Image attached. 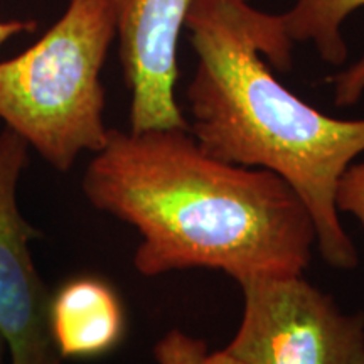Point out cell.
<instances>
[{
  "instance_id": "1",
  "label": "cell",
  "mask_w": 364,
  "mask_h": 364,
  "mask_svg": "<svg viewBox=\"0 0 364 364\" xmlns=\"http://www.w3.org/2000/svg\"><path fill=\"white\" fill-rule=\"evenodd\" d=\"M81 188L95 209L139 231L134 265L144 277L304 275L316 248L311 216L287 182L213 157L184 129H110Z\"/></svg>"
},
{
  "instance_id": "2",
  "label": "cell",
  "mask_w": 364,
  "mask_h": 364,
  "mask_svg": "<svg viewBox=\"0 0 364 364\" xmlns=\"http://www.w3.org/2000/svg\"><path fill=\"white\" fill-rule=\"evenodd\" d=\"M198 65L186 88L188 127L221 161L279 176L306 206L327 265L353 270L359 253L336 208L341 177L364 154V118L321 112L277 71L292 68L294 43L277 14L250 0H194L186 19Z\"/></svg>"
},
{
  "instance_id": "3",
  "label": "cell",
  "mask_w": 364,
  "mask_h": 364,
  "mask_svg": "<svg viewBox=\"0 0 364 364\" xmlns=\"http://www.w3.org/2000/svg\"><path fill=\"white\" fill-rule=\"evenodd\" d=\"M115 39L107 0H68L38 43L0 63V118L59 172L107 144L100 75Z\"/></svg>"
},
{
  "instance_id": "4",
  "label": "cell",
  "mask_w": 364,
  "mask_h": 364,
  "mask_svg": "<svg viewBox=\"0 0 364 364\" xmlns=\"http://www.w3.org/2000/svg\"><path fill=\"white\" fill-rule=\"evenodd\" d=\"M226 351L241 364H364V312H346L304 275L241 282Z\"/></svg>"
},
{
  "instance_id": "5",
  "label": "cell",
  "mask_w": 364,
  "mask_h": 364,
  "mask_svg": "<svg viewBox=\"0 0 364 364\" xmlns=\"http://www.w3.org/2000/svg\"><path fill=\"white\" fill-rule=\"evenodd\" d=\"M26 140L0 134V338L11 364H63L51 332V299L29 243L41 233L22 216L17 188L29 162Z\"/></svg>"
},
{
  "instance_id": "6",
  "label": "cell",
  "mask_w": 364,
  "mask_h": 364,
  "mask_svg": "<svg viewBox=\"0 0 364 364\" xmlns=\"http://www.w3.org/2000/svg\"><path fill=\"white\" fill-rule=\"evenodd\" d=\"M194 0H107L130 90V132L184 129L176 100L179 39Z\"/></svg>"
},
{
  "instance_id": "7",
  "label": "cell",
  "mask_w": 364,
  "mask_h": 364,
  "mask_svg": "<svg viewBox=\"0 0 364 364\" xmlns=\"http://www.w3.org/2000/svg\"><path fill=\"white\" fill-rule=\"evenodd\" d=\"M51 332L63 359L97 358L112 351L125 331L115 290L93 277L63 285L51 299Z\"/></svg>"
},
{
  "instance_id": "8",
  "label": "cell",
  "mask_w": 364,
  "mask_h": 364,
  "mask_svg": "<svg viewBox=\"0 0 364 364\" xmlns=\"http://www.w3.org/2000/svg\"><path fill=\"white\" fill-rule=\"evenodd\" d=\"M364 0H295L284 14H277L287 38L292 43H312L318 56L332 66H343L348 59V44L343 36L344 21ZM336 107L356 105L364 95V53L353 65L331 78Z\"/></svg>"
},
{
  "instance_id": "9",
  "label": "cell",
  "mask_w": 364,
  "mask_h": 364,
  "mask_svg": "<svg viewBox=\"0 0 364 364\" xmlns=\"http://www.w3.org/2000/svg\"><path fill=\"white\" fill-rule=\"evenodd\" d=\"M157 364H241L226 349L211 351L206 341L172 329L154 346Z\"/></svg>"
},
{
  "instance_id": "10",
  "label": "cell",
  "mask_w": 364,
  "mask_h": 364,
  "mask_svg": "<svg viewBox=\"0 0 364 364\" xmlns=\"http://www.w3.org/2000/svg\"><path fill=\"white\" fill-rule=\"evenodd\" d=\"M339 215L353 216L364 231V162H354L341 177L336 191Z\"/></svg>"
},
{
  "instance_id": "11",
  "label": "cell",
  "mask_w": 364,
  "mask_h": 364,
  "mask_svg": "<svg viewBox=\"0 0 364 364\" xmlns=\"http://www.w3.org/2000/svg\"><path fill=\"white\" fill-rule=\"evenodd\" d=\"M36 22L29 21H0V46L7 43V39H11L12 36L26 33V31H34Z\"/></svg>"
},
{
  "instance_id": "12",
  "label": "cell",
  "mask_w": 364,
  "mask_h": 364,
  "mask_svg": "<svg viewBox=\"0 0 364 364\" xmlns=\"http://www.w3.org/2000/svg\"><path fill=\"white\" fill-rule=\"evenodd\" d=\"M4 349H6V344H4V339L0 338V364H4Z\"/></svg>"
}]
</instances>
